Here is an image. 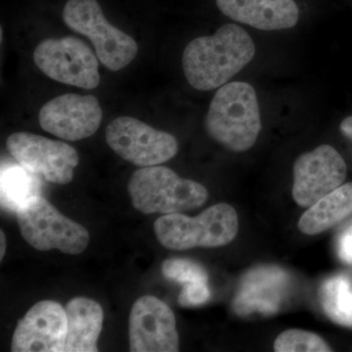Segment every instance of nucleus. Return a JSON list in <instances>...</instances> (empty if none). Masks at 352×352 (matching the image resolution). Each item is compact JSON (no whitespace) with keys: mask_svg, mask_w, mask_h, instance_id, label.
Instances as JSON below:
<instances>
[{"mask_svg":"<svg viewBox=\"0 0 352 352\" xmlns=\"http://www.w3.org/2000/svg\"><path fill=\"white\" fill-rule=\"evenodd\" d=\"M273 347L276 352L332 351V349L320 336L298 329H292L280 333Z\"/></svg>","mask_w":352,"mask_h":352,"instance_id":"aec40b11","label":"nucleus"},{"mask_svg":"<svg viewBox=\"0 0 352 352\" xmlns=\"http://www.w3.org/2000/svg\"><path fill=\"white\" fill-rule=\"evenodd\" d=\"M166 279L183 285V287L208 284V274L201 263L189 258L166 259L162 265Z\"/></svg>","mask_w":352,"mask_h":352,"instance_id":"6ab92c4d","label":"nucleus"},{"mask_svg":"<svg viewBox=\"0 0 352 352\" xmlns=\"http://www.w3.org/2000/svg\"><path fill=\"white\" fill-rule=\"evenodd\" d=\"M210 298V289L208 284H198L183 287L177 300L182 307H195L205 305Z\"/></svg>","mask_w":352,"mask_h":352,"instance_id":"412c9836","label":"nucleus"},{"mask_svg":"<svg viewBox=\"0 0 352 352\" xmlns=\"http://www.w3.org/2000/svg\"><path fill=\"white\" fill-rule=\"evenodd\" d=\"M11 156L29 173L55 184H68L80 163L75 148L30 132H16L6 140Z\"/></svg>","mask_w":352,"mask_h":352,"instance_id":"1a4fd4ad","label":"nucleus"},{"mask_svg":"<svg viewBox=\"0 0 352 352\" xmlns=\"http://www.w3.org/2000/svg\"><path fill=\"white\" fill-rule=\"evenodd\" d=\"M352 214V182L340 185L308 208L298 221V229L307 235L328 230Z\"/></svg>","mask_w":352,"mask_h":352,"instance_id":"dca6fc26","label":"nucleus"},{"mask_svg":"<svg viewBox=\"0 0 352 352\" xmlns=\"http://www.w3.org/2000/svg\"><path fill=\"white\" fill-rule=\"evenodd\" d=\"M344 157L330 145L305 153L294 164L293 198L302 208H310L346 180Z\"/></svg>","mask_w":352,"mask_h":352,"instance_id":"9d476101","label":"nucleus"},{"mask_svg":"<svg viewBox=\"0 0 352 352\" xmlns=\"http://www.w3.org/2000/svg\"><path fill=\"white\" fill-rule=\"evenodd\" d=\"M68 330L64 352L98 351V339L103 328L101 305L90 298L78 296L66 307Z\"/></svg>","mask_w":352,"mask_h":352,"instance_id":"2eb2a0df","label":"nucleus"},{"mask_svg":"<svg viewBox=\"0 0 352 352\" xmlns=\"http://www.w3.org/2000/svg\"><path fill=\"white\" fill-rule=\"evenodd\" d=\"M106 141L118 156L142 168L166 163L178 151L175 136L131 117L112 120L106 129Z\"/></svg>","mask_w":352,"mask_h":352,"instance_id":"6e6552de","label":"nucleus"},{"mask_svg":"<svg viewBox=\"0 0 352 352\" xmlns=\"http://www.w3.org/2000/svg\"><path fill=\"white\" fill-rule=\"evenodd\" d=\"M67 330L66 308L54 300H41L18 322L11 351L63 352Z\"/></svg>","mask_w":352,"mask_h":352,"instance_id":"ddd939ff","label":"nucleus"},{"mask_svg":"<svg viewBox=\"0 0 352 352\" xmlns=\"http://www.w3.org/2000/svg\"><path fill=\"white\" fill-rule=\"evenodd\" d=\"M103 112L94 95L68 94L55 97L39 111L41 129L68 141L94 135L101 124Z\"/></svg>","mask_w":352,"mask_h":352,"instance_id":"f8f14e48","label":"nucleus"},{"mask_svg":"<svg viewBox=\"0 0 352 352\" xmlns=\"http://www.w3.org/2000/svg\"><path fill=\"white\" fill-rule=\"evenodd\" d=\"M254 54L251 36L240 25L227 24L212 36H200L187 44L183 71L192 87L208 91L226 85L251 63Z\"/></svg>","mask_w":352,"mask_h":352,"instance_id":"f257e3e1","label":"nucleus"},{"mask_svg":"<svg viewBox=\"0 0 352 352\" xmlns=\"http://www.w3.org/2000/svg\"><path fill=\"white\" fill-rule=\"evenodd\" d=\"M220 12L231 20L261 31H281L298 24L295 0H215Z\"/></svg>","mask_w":352,"mask_h":352,"instance_id":"4468645a","label":"nucleus"},{"mask_svg":"<svg viewBox=\"0 0 352 352\" xmlns=\"http://www.w3.org/2000/svg\"><path fill=\"white\" fill-rule=\"evenodd\" d=\"M25 168H11L1 173L2 208L17 212L18 208L36 194V186Z\"/></svg>","mask_w":352,"mask_h":352,"instance_id":"a211bd4d","label":"nucleus"},{"mask_svg":"<svg viewBox=\"0 0 352 352\" xmlns=\"http://www.w3.org/2000/svg\"><path fill=\"white\" fill-rule=\"evenodd\" d=\"M0 241H1V247H0V259L3 258L4 254H6V234L1 230L0 232Z\"/></svg>","mask_w":352,"mask_h":352,"instance_id":"b1692460","label":"nucleus"},{"mask_svg":"<svg viewBox=\"0 0 352 352\" xmlns=\"http://www.w3.org/2000/svg\"><path fill=\"white\" fill-rule=\"evenodd\" d=\"M238 230L237 212L227 204L212 206L195 217L182 214L163 215L154 223L157 241L173 251L222 247L235 239Z\"/></svg>","mask_w":352,"mask_h":352,"instance_id":"20e7f679","label":"nucleus"},{"mask_svg":"<svg viewBox=\"0 0 352 352\" xmlns=\"http://www.w3.org/2000/svg\"><path fill=\"white\" fill-rule=\"evenodd\" d=\"M129 331L131 352L179 351L175 314L156 296H143L133 303Z\"/></svg>","mask_w":352,"mask_h":352,"instance_id":"9b49d317","label":"nucleus"},{"mask_svg":"<svg viewBox=\"0 0 352 352\" xmlns=\"http://www.w3.org/2000/svg\"><path fill=\"white\" fill-rule=\"evenodd\" d=\"M340 131L346 138L352 140V116L342 120L340 124Z\"/></svg>","mask_w":352,"mask_h":352,"instance_id":"5701e85b","label":"nucleus"},{"mask_svg":"<svg viewBox=\"0 0 352 352\" xmlns=\"http://www.w3.org/2000/svg\"><path fill=\"white\" fill-rule=\"evenodd\" d=\"M34 61L44 75L65 85L94 89L100 83L94 51L75 36L44 39L34 51Z\"/></svg>","mask_w":352,"mask_h":352,"instance_id":"0eeeda50","label":"nucleus"},{"mask_svg":"<svg viewBox=\"0 0 352 352\" xmlns=\"http://www.w3.org/2000/svg\"><path fill=\"white\" fill-rule=\"evenodd\" d=\"M63 20L69 29L89 38L97 57L110 71H120L135 59L138 43L108 22L97 0H68Z\"/></svg>","mask_w":352,"mask_h":352,"instance_id":"423d86ee","label":"nucleus"},{"mask_svg":"<svg viewBox=\"0 0 352 352\" xmlns=\"http://www.w3.org/2000/svg\"><path fill=\"white\" fill-rule=\"evenodd\" d=\"M322 308L338 325L352 329V285L346 276L326 280L320 289Z\"/></svg>","mask_w":352,"mask_h":352,"instance_id":"f3484780","label":"nucleus"},{"mask_svg":"<svg viewBox=\"0 0 352 352\" xmlns=\"http://www.w3.org/2000/svg\"><path fill=\"white\" fill-rule=\"evenodd\" d=\"M16 212L23 238L38 251L78 254L89 244L87 229L65 217L43 197H31Z\"/></svg>","mask_w":352,"mask_h":352,"instance_id":"39448f33","label":"nucleus"},{"mask_svg":"<svg viewBox=\"0 0 352 352\" xmlns=\"http://www.w3.org/2000/svg\"><path fill=\"white\" fill-rule=\"evenodd\" d=\"M127 188L133 207L145 214H180L201 207L208 196L200 183L184 179L166 166L139 168Z\"/></svg>","mask_w":352,"mask_h":352,"instance_id":"7ed1b4c3","label":"nucleus"},{"mask_svg":"<svg viewBox=\"0 0 352 352\" xmlns=\"http://www.w3.org/2000/svg\"><path fill=\"white\" fill-rule=\"evenodd\" d=\"M205 124L208 135L227 149H251L261 131V111L254 87L244 82L219 87L210 102Z\"/></svg>","mask_w":352,"mask_h":352,"instance_id":"f03ea898","label":"nucleus"},{"mask_svg":"<svg viewBox=\"0 0 352 352\" xmlns=\"http://www.w3.org/2000/svg\"><path fill=\"white\" fill-rule=\"evenodd\" d=\"M339 254L342 261L352 263V226L342 233L339 241Z\"/></svg>","mask_w":352,"mask_h":352,"instance_id":"4be33fe9","label":"nucleus"}]
</instances>
